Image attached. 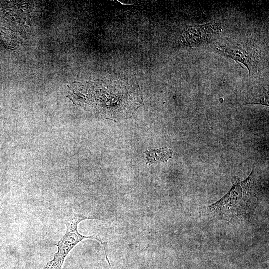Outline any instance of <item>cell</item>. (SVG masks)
Wrapping results in <instances>:
<instances>
[{
  "instance_id": "cell-3",
  "label": "cell",
  "mask_w": 269,
  "mask_h": 269,
  "mask_svg": "<svg viewBox=\"0 0 269 269\" xmlns=\"http://www.w3.org/2000/svg\"><path fill=\"white\" fill-rule=\"evenodd\" d=\"M98 219L103 220L96 215L85 216L83 214L74 212L70 207L64 219L66 230L65 234L57 243V251L54 255L52 260L41 269H62L65 259L73 249L80 242L87 239H95L103 246L105 258L111 267L107 257L106 245L107 242H103L96 235L84 236L80 234L78 230V226L81 222L85 220Z\"/></svg>"
},
{
  "instance_id": "cell-2",
  "label": "cell",
  "mask_w": 269,
  "mask_h": 269,
  "mask_svg": "<svg viewBox=\"0 0 269 269\" xmlns=\"http://www.w3.org/2000/svg\"><path fill=\"white\" fill-rule=\"evenodd\" d=\"M231 182L230 190L206 208L208 213L227 221L249 216L255 210L259 200L258 185L254 168L245 180L241 181L234 176Z\"/></svg>"
},
{
  "instance_id": "cell-1",
  "label": "cell",
  "mask_w": 269,
  "mask_h": 269,
  "mask_svg": "<svg viewBox=\"0 0 269 269\" xmlns=\"http://www.w3.org/2000/svg\"><path fill=\"white\" fill-rule=\"evenodd\" d=\"M84 103L92 105L96 111L110 119L130 116L143 102L139 85L136 81L106 77L102 80L74 84Z\"/></svg>"
},
{
  "instance_id": "cell-5",
  "label": "cell",
  "mask_w": 269,
  "mask_h": 269,
  "mask_svg": "<svg viewBox=\"0 0 269 269\" xmlns=\"http://www.w3.org/2000/svg\"><path fill=\"white\" fill-rule=\"evenodd\" d=\"M216 53L233 59L235 62L243 64L248 70L250 75L253 66L255 64V56L252 50L239 44H219L215 47Z\"/></svg>"
},
{
  "instance_id": "cell-6",
  "label": "cell",
  "mask_w": 269,
  "mask_h": 269,
  "mask_svg": "<svg viewBox=\"0 0 269 269\" xmlns=\"http://www.w3.org/2000/svg\"><path fill=\"white\" fill-rule=\"evenodd\" d=\"M242 105L259 104L269 106V91L263 86H257L248 91L241 102Z\"/></svg>"
},
{
  "instance_id": "cell-7",
  "label": "cell",
  "mask_w": 269,
  "mask_h": 269,
  "mask_svg": "<svg viewBox=\"0 0 269 269\" xmlns=\"http://www.w3.org/2000/svg\"><path fill=\"white\" fill-rule=\"evenodd\" d=\"M147 159L146 164H157L167 162L173 154V151L167 147L150 149L145 152Z\"/></svg>"
},
{
  "instance_id": "cell-4",
  "label": "cell",
  "mask_w": 269,
  "mask_h": 269,
  "mask_svg": "<svg viewBox=\"0 0 269 269\" xmlns=\"http://www.w3.org/2000/svg\"><path fill=\"white\" fill-rule=\"evenodd\" d=\"M222 30L218 23L188 26L182 32L181 43L185 46L196 48L215 40Z\"/></svg>"
}]
</instances>
